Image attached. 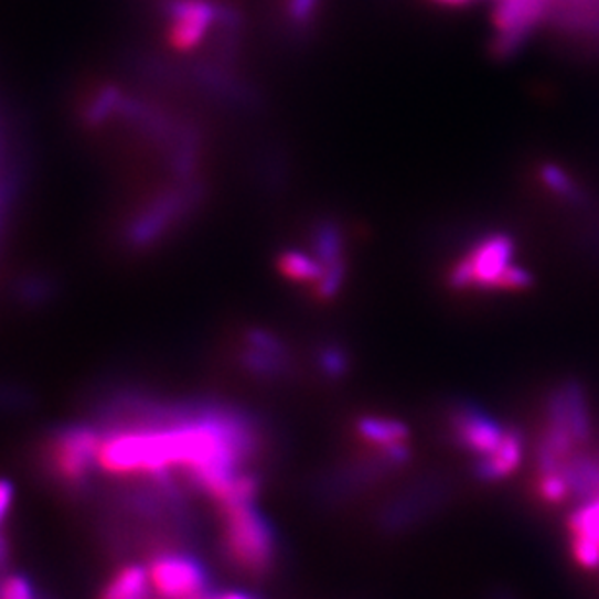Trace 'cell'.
Wrapping results in <instances>:
<instances>
[{
  "label": "cell",
  "mask_w": 599,
  "mask_h": 599,
  "mask_svg": "<svg viewBox=\"0 0 599 599\" xmlns=\"http://www.w3.org/2000/svg\"><path fill=\"white\" fill-rule=\"evenodd\" d=\"M446 427L458 448L477 458H486L501 446L509 427L489 417V413L471 403H458L446 415Z\"/></svg>",
  "instance_id": "11"
},
{
  "label": "cell",
  "mask_w": 599,
  "mask_h": 599,
  "mask_svg": "<svg viewBox=\"0 0 599 599\" xmlns=\"http://www.w3.org/2000/svg\"><path fill=\"white\" fill-rule=\"evenodd\" d=\"M315 361L321 374L329 379L345 378L351 370V359L345 346L336 345V343L321 345L315 354Z\"/></svg>",
  "instance_id": "19"
},
{
  "label": "cell",
  "mask_w": 599,
  "mask_h": 599,
  "mask_svg": "<svg viewBox=\"0 0 599 599\" xmlns=\"http://www.w3.org/2000/svg\"><path fill=\"white\" fill-rule=\"evenodd\" d=\"M148 576L158 599H191L213 588L205 565L178 550L157 553L148 563Z\"/></svg>",
  "instance_id": "7"
},
{
  "label": "cell",
  "mask_w": 599,
  "mask_h": 599,
  "mask_svg": "<svg viewBox=\"0 0 599 599\" xmlns=\"http://www.w3.org/2000/svg\"><path fill=\"white\" fill-rule=\"evenodd\" d=\"M549 2H553V0H549Z\"/></svg>",
  "instance_id": "28"
},
{
  "label": "cell",
  "mask_w": 599,
  "mask_h": 599,
  "mask_svg": "<svg viewBox=\"0 0 599 599\" xmlns=\"http://www.w3.org/2000/svg\"><path fill=\"white\" fill-rule=\"evenodd\" d=\"M491 599H516L514 598V593H510V591H494L493 596H491Z\"/></svg>",
  "instance_id": "26"
},
{
  "label": "cell",
  "mask_w": 599,
  "mask_h": 599,
  "mask_svg": "<svg viewBox=\"0 0 599 599\" xmlns=\"http://www.w3.org/2000/svg\"><path fill=\"white\" fill-rule=\"evenodd\" d=\"M524 453V438L517 428H509L501 446L486 458H477L473 471L481 481H501L520 468Z\"/></svg>",
  "instance_id": "13"
},
{
  "label": "cell",
  "mask_w": 599,
  "mask_h": 599,
  "mask_svg": "<svg viewBox=\"0 0 599 599\" xmlns=\"http://www.w3.org/2000/svg\"><path fill=\"white\" fill-rule=\"evenodd\" d=\"M549 0H496L491 50L499 58L514 55L550 12Z\"/></svg>",
  "instance_id": "9"
},
{
  "label": "cell",
  "mask_w": 599,
  "mask_h": 599,
  "mask_svg": "<svg viewBox=\"0 0 599 599\" xmlns=\"http://www.w3.org/2000/svg\"><path fill=\"white\" fill-rule=\"evenodd\" d=\"M152 584L148 568L132 565L117 573L106 588L99 593V599H152Z\"/></svg>",
  "instance_id": "15"
},
{
  "label": "cell",
  "mask_w": 599,
  "mask_h": 599,
  "mask_svg": "<svg viewBox=\"0 0 599 599\" xmlns=\"http://www.w3.org/2000/svg\"><path fill=\"white\" fill-rule=\"evenodd\" d=\"M354 430L362 442L368 443L374 450L409 442L410 432L407 425L402 420L387 419V417H361L354 422Z\"/></svg>",
  "instance_id": "14"
},
{
  "label": "cell",
  "mask_w": 599,
  "mask_h": 599,
  "mask_svg": "<svg viewBox=\"0 0 599 599\" xmlns=\"http://www.w3.org/2000/svg\"><path fill=\"white\" fill-rule=\"evenodd\" d=\"M99 430L92 425H73L53 435L45 450L47 468L58 483L83 491L99 471Z\"/></svg>",
  "instance_id": "4"
},
{
  "label": "cell",
  "mask_w": 599,
  "mask_h": 599,
  "mask_svg": "<svg viewBox=\"0 0 599 599\" xmlns=\"http://www.w3.org/2000/svg\"><path fill=\"white\" fill-rule=\"evenodd\" d=\"M320 0H288V22L295 25L296 30H304L306 25L315 18Z\"/></svg>",
  "instance_id": "21"
},
{
  "label": "cell",
  "mask_w": 599,
  "mask_h": 599,
  "mask_svg": "<svg viewBox=\"0 0 599 599\" xmlns=\"http://www.w3.org/2000/svg\"><path fill=\"white\" fill-rule=\"evenodd\" d=\"M440 4H450V7H460V4H468L471 0H436Z\"/></svg>",
  "instance_id": "27"
},
{
  "label": "cell",
  "mask_w": 599,
  "mask_h": 599,
  "mask_svg": "<svg viewBox=\"0 0 599 599\" xmlns=\"http://www.w3.org/2000/svg\"><path fill=\"white\" fill-rule=\"evenodd\" d=\"M308 252L315 257L321 267V279L312 290L320 302L333 300L346 282L349 275V239L346 232L333 218H321L310 231Z\"/></svg>",
  "instance_id": "6"
},
{
  "label": "cell",
  "mask_w": 599,
  "mask_h": 599,
  "mask_svg": "<svg viewBox=\"0 0 599 599\" xmlns=\"http://www.w3.org/2000/svg\"><path fill=\"white\" fill-rule=\"evenodd\" d=\"M397 469L402 468H397L386 453L374 450L362 458L349 461L341 468L323 473L315 483V494L320 501H345L354 494H361L366 486L382 483Z\"/></svg>",
  "instance_id": "8"
},
{
  "label": "cell",
  "mask_w": 599,
  "mask_h": 599,
  "mask_svg": "<svg viewBox=\"0 0 599 599\" xmlns=\"http://www.w3.org/2000/svg\"><path fill=\"white\" fill-rule=\"evenodd\" d=\"M216 599H259L255 593H246V591H218Z\"/></svg>",
  "instance_id": "24"
},
{
  "label": "cell",
  "mask_w": 599,
  "mask_h": 599,
  "mask_svg": "<svg viewBox=\"0 0 599 599\" xmlns=\"http://www.w3.org/2000/svg\"><path fill=\"white\" fill-rule=\"evenodd\" d=\"M168 42L173 50L191 51L203 42L224 12L214 9L208 0H172L168 4Z\"/></svg>",
  "instance_id": "12"
},
{
  "label": "cell",
  "mask_w": 599,
  "mask_h": 599,
  "mask_svg": "<svg viewBox=\"0 0 599 599\" xmlns=\"http://www.w3.org/2000/svg\"><path fill=\"white\" fill-rule=\"evenodd\" d=\"M568 530L573 537H584L599 547V496L580 504V509L568 517Z\"/></svg>",
  "instance_id": "17"
},
{
  "label": "cell",
  "mask_w": 599,
  "mask_h": 599,
  "mask_svg": "<svg viewBox=\"0 0 599 599\" xmlns=\"http://www.w3.org/2000/svg\"><path fill=\"white\" fill-rule=\"evenodd\" d=\"M279 269L290 282L306 285L312 292L321 279V267L306 249H287L279 257Z\"/></svg>",
  "instance_id": "16"
},
{
  "label": "cell",
  "mask_w": 599,
  "mask_h": 599,
  "mask_svg": "<svg viewBox=\"0 0 599 599\" xmlns=\"http://www.w3.org/2000/svg\"><path fill=\"white\" fill-rule=\"evenodd\" d=\"M539 180L557 197L567 199L570 203H578L582 199L576 181L557 164H543L539 168Z\"/></svg>",
  "instance_id": "18"
},
{
  "label": "cell",
  "mask_w": 599,
  "mask_h": 599,
  "mask_svg": "<svg viewBox=\"0 0 599 599\" xmlns=\"http://www.w3.org/2000/svg\"><path fill=\"white\" fill-rule=\"evenodd\" d=\"M450 496V483L442 475H428L405 491L395 494L378 512V530L384 534H399L417 526L427 516L438 512Z\"/></svg>",
  "instance_id": "5"
},
{
  "label": "cell",
  "mask_w": 599,
  "mask_h": 599,
  "mask_svg": "<svg viewBox=\"0 0 599 599\" xmlns=\"http://www.w3.org/2000/svg\"><path fill=\"white\" fill-rule=\"evenodd\" d=\"M7 560H9V542H7V537L2 534V527H0V568L7 565Z\"/></svg>",
  "instance_id": "25"
},
{
  "label": "cell",
  "mask_w": 599,
  "mask_h": 599,
  "mask_svg": "<svg viewBox=\"0 0 599 599\" xmlns=\"http://www.w3.org/2000/svg\"><path fill=\"white\" fill-rule=\"evenodd\" d=\"M516 242L509 234H489L479 239L448 272V287L484 292H520L534 285V275L514 264Z\"/></svg>",
  "instance_id": "2"
},
{
  "label": "cell",
  "mask_w": 599,
  "mask_h": 599,
  "mask_svg": "<svg viewBox=\"0 0 599 599\" xmlns=\"http://www.w3.org/2000/svg\"><path fill=\"white\" fill-rule=\"evenodd\" d=\"M88 121L124 172V232L132 246L154 244L190 221L205 181L201 139L188 119L111 88L94 98Z\"/></svg>",
  "instance_id": "1"
},
{
  "label": "cell",
  "mask_w": 599,
  "mask_h": 599,
  "mask_svg": "<svg viewBox=\"0 0 599 599\" xmlns=\"http://www.w3.org/2000/svg\"><path fill=\"white\" fill-rule=\"evenodd\" d=\"M14 499V489L7 481H0V527L4 524V520L9 516L10 506Z\"/></svg>",
  "instance_id": "23"
},
{
  "label": "cell",
  "mask_w": 599,
  "mask_h": 599,
  "mask_svg": "<svg viewBox=\"0 0 599 599\" xmlns=\"http://www.w3.org/2000/svg\"><path fill=\"white\" fill-rule=\"evenodd\" d=\"M537 496L549 504H558L570 499L567 479L560 471L537 475Z\"/></svg>",
  "instance_id": "20"
},
{
  "label": "cell",
  "mask_w": 599,
  "mask_h": 599,
  "mask_svg": "<svg viewBox=\"0 0 599 599\" xmlns=\"http://www.w3.org/2000/svg\"><path fill=\"white\" fill-rule=\"evenodd\" d=\"M0 599H35V593L24 576H9L0 584Z\"/></svg>",
  "instance_id": "22"
},
{
  "label": "cell",
  "mask_w": 599,
  "mask_h": 599,
  "mask_svg": "<svg viewBox=\"0 0 599 599\" xmlns=\"http://www.w3.org/2000/svg\"><path fill=\"white\" fill-rule=\"evenodd\" d=\"M222 555L247 578L271 576L279 560V542L269 520L255 504L222 512Z\"/></svg>",
  "instance_id": "3"
},
{
  "label": "cell",
  "mask_w": 599,
  "mask_h": 599,
  "mask_svg": "<svg viewBox=\"0 0 599 599\" xmlns=\"http://www.w3.org/2000/svg\"><path fill=\"white\" fill-rule=\"evenodd\" d=\"M239 364L261 382H285L295 370L287 343L269 329L252 328L242 335Z\"/></svg>",
  "instance_id": "10"
}]
</instances>
